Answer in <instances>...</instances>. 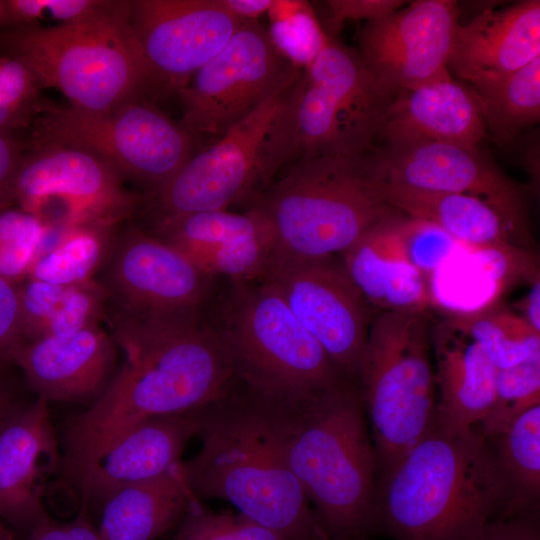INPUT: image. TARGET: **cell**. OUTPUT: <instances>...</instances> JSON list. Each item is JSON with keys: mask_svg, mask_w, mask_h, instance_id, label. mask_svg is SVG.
Wrapping results in <instances>:
<instances>
[{"mask_svg": "<svg viewBox=\"0 0 540 540\" xmlns=\"http://www.w3.org/2000/svg\"><path fill=\"white\" fill-rule=\"evenodd\" d=\"M106 318L124 362L101 396L67 424L65 477L140 422L203 408L234 376L219 329L200 313L152 317L112 308Z\"/></svg>", "mask_w": 540, "mask_h": 540, "instance_id": "obj_1", "label": "cell"}, {"mask_svg": "<svg viewBox=\"0 0 540 540\" xmlns=\"http://www.w3.org/2000/svg\"><path fill=\"white\" fill-rule=\"evenodd\" d=\"M256 395L274 443L327 539L370 540L376 460L358 381L345 377L300 400Z\"/></svg>", "mask_w": 540, "mask_h": 540, "instance_id": "obj_2", "label": "cell"}, {"mask_svg": "<svg viewBox=\"0 0 540 540\" xmlns=\"http://www.w3.org/2000/svg\"><path fill=\"white\" fill-rule=\"evenodd\" d=\"M198 416L201 448L182 462L185 482L197 500H226L280 540H328L250 388L233 377Z\"/></svg>", "mask_w": 540, "mask_h": 540, "instance_id": "obj_3", "label": "cell"}, {"mask_svg": "<svg viewBox=\"0 0 540 540\" xmlns=\"http://www.w3.org/2000/svg\"><path fill=\"white\" fill-rule=\"evenodd\" d=\"M510 518V495L480 426L435 429L376 484L374 531L394 540H469Z\"/></svg>", "mask_w": 540, "mask_h": 540, "instance_id": "obj_4", "label": "cell"}, {"mask_svg": "<svg viewBox=\"0 0 540 540\" xmlns=\"http://www.w3.org/2000/svg\"><path fill=\"white\" fill-rule=\"evenodd\" d=\"M131 1L61 26H25L0 33L6 55L23 61L43 87L59 90L71 107L111 112L141 95L157 78L130 24Z\"/></svg>", "mask_w": 540, "mask_h": 540, "instance_id": "obj_5", "label": "cell"}, {"mask_svg": "<svg viewBox=\"0 0 540 540\" xmlns=\"http://www.w3.org/2000/svg\"><path fill=\"white\" fill-rule=\"evenodd\" d=\"M373 150L360 156L297 159L252 202L273 228L276 255H340L370 229L401 213L382 197Z\"/></svg>", "mask_w": 540, "mask_h": 540, "instance_id": "obj_6", "label": "cell"}, {"mask_svg": "<svg viewBox=\"0 0 540 540\" xmlns=\"http://www.w3.org/2000/svg\"><path fill=\"white\" fill-rule=\"evenodd\" d=\"M426 312L379 311L370 322L358 384L373 437L376 484L436 429V383Z\"/></svg>", "mask_w": 540, "mask_h": 540, "instance_id": "obj_7", "label": "cell"}, {"mask_svg": "<svg viewBox=\"0 0 540 540\" xmlns=\"http://www.w3.org/2000/svg\"><path fill=\"white\" fill-rule=\"evenodd\" d=\"M231 283L215 325L230 353L235 378L264 397L300 400L347 377L271 283Z\"/></svg>", "mask_w": 540, "mask_h": 540, "instance_id": "obj_8", "label": "cell"}, {"mask_svg": "<svg viewBox=\"0 0 540 540\" xmlns=\"http://www.w3.org/2000/svg\"><path fill=\"white\" fill-rule=\"evenodd\" d=\"M296 80L210 147L192 155L152 192L157 219L226 210L235 203H252L266 191L278 170L292 161L291 105Z\"/></svg>", "mask_w": 540, "mask_h": 540, "instance_id": "obj_9", "label": "cell"}, {"mask_svg": "<svg viewBox=\"0 0 540 540\" xmlns=\"http://www.w3.org/2000/svg\"><path fill=\"white\" fill-rule=\"evenodd\" d=\"M393 96L370 74L357 51L328 37L294 85L292 160L370 153Z\"/></svg>", "mask_w": 540, "mask_h": 540, "instance_id": "obj_10", "label": "cell"}, {"mask_svg": "<svg viewBox=\"0 0 540 540\" xmlns=\"http://www.w3.org/2000/svg\"><path fill=\"white\" fill-rule=\"evenodd\" d=\"M31 146L57 144L98 156L122 177L164 185L192 156L193 138L152 104L134 100L107 113L41 102Z\"/></svg>", "mask_w": 540, "mask_h": 540, "instance_id": "obj_11", "label": "cell"}, {"mask_svg": "<svg viewBox=\"0 0 540 540\" xmlns=\"http://www.w3.org/2000/svg\"><path fill=\"white\" fill-rule=\"evenodd\" d=\"M12 201L53 229L92 224L117 227L140 207L143 196L86 150L57 144L31 146L17 169Z\"/></svg>", "mask_w": 540, "mask_h": 540, "instance_id": "obj_12", "label": "cell"}, {"mask_svg": "<svg viewBox=\"0 0 540 540\" xmlns=\"http://www.w3.org/2000/svg\"><path fill=\"white\" fill-rule=\"evenodd\" d=\"M298 66L255 20H245L225 47L178 89L181 125L220 138L274 94L292 84Z\"/></svg>", "mask_w": 540, "mask_h": 540, "instance_id": "obj_13", "label": "cell"}, {"mask_svg": "<svg viewBox=\"0 0 540 540\" xmlns=\"http://www.w3.org/2000/svg\"><path fill=\"white\" fill-rule=\"evenodd\" d=\"M262 279L277 289L336 367L358 381L372 317L341 259L276 255Z\"/></svg>", "mask_w": 540, "mask_h": 540, "instance_id": "obj_14", "label": "cell"}, {"mask_svg": "<svg viewBox=\"0 0 540 540\" xmlns=\"http://www.w3.org/2000/svg\"><path fill=\"white\" fill-rule=\"evenodd\" d=\"M459 13L455 1H413L366 22L357 53L370 74L394 94L449 78Z\"/></svg>", "mask_w": 540, "mask_h": 540, "instance_id": "obj_15", "label": "cell"}, {"mask_svg": "<svg viewBox=\"0 0 540 540\" xmlns=\"http://www.w3.org/2000/svg\"><path fill=\"white\" fill-rule=\"evenodd\" d=\"M102 283L113 308L164 317L200 313L214 277L153 234L129 227L116 238Z\"/></svg>", "mask_w": 540, "mask_h": 540, "instance_id": "obj_16", "label": "cell"}, {"mask_svg": "<svg viewBox=\"0 0 540 540\" xmlns=\"http://www.w3.org/2000/svg\"><path fill=\"white\" fill-rule=\"evenodd\" d=\"M372 159L379 180L480 198L507 219L518 244L529 245L532 240L521 190L477 147L431 142L375 147Z\"/></svg>", "mask_w": 540, "mask_h": 540, "instance_id": "obj_17", "label": "cell"}, {"mask_svg": "<svg viewBox=\"0 0 540 540\" xmlns=\"http://www.w3.org/2000/svg\"><path fill=\"white\" fill-rule=\"evenodd\" d=\"M245 20L220 0L131 1L130 24L158 81L178 89L218 54Z\"/></svg>", "mask_w": 540, "mask_h": 540, "instance_id": "obj_18", "label": "cell"}, {"mask_svg": "<svg viewBox=\"0 0 540 540\" xmlns=\"http://www.w3.org/2000/svg\"><path fill=\"white\" fill-rule=\"evenodd\" d=\"M153 235L211 277L261 280L276 255L273 228L255 207L242 214L213 210L159 218Z\"/></svg>", "mask_w": 540, "mask_h": 540, "instance_id": "obj_19", "label": "cell"}, {"mask_svg": "<svg viewBox=\"0 0 540 540\" xmlns=\"http://www.w3.org/2000/svg\"><path fill=\"white\" fill-rule=\"evenodd\" d=\"M199 429L198 410L151 417L66 478L76 485L82 504L101 505L122 487L157 478L178 467L187 443Z\"/></svg>", "mask_w": 540, "mask_h": 540, "instance_id": "obj_20", "label": "cell"}, {"mask_svg": "<svg viewBox=\"0 0 540 540\" xmlns=\"http://www.w3.org/2000/svg\"><path fill=\"white\" fill-rule=\"evenodd\" d=\"M117 350L111 334L98 325L26 341L13 364L21 368L37 398L91 405L116 373Z\"/></svg>", "mask_w": 540, "mask_h": 540, "instance_id": "obj_21", "label": "cell"}, {"mask_svg": "<svg viewBox=\"0 0 540 540\" xmlns=\"http://www.w3.org/2000/svg\"><path fill=\"white\" fill-rule=\"evenodd\" d=\"M61 468L48 403L23 404L0 433V517L29 532L49 518L46 484Z\"/></svg>", "mask_w": 540, "mask_h": 540, "instance_id": "obj_22", "label": "cell"}, {"mask_svg": "<svg viewBox=\"0 0 540 540\" xmlns=\"http://www.w3.org/2000/svg\"><path fill=\"white\" fill-rule=\"evenodd\" d=\"M486 131L469 86L449 77L395 93L375 140L389 149L428 142L476 147Z\"/></svg>", "mask_w": 540, "mask_h": 540, "instance_id": "obj_23", "label": "cell"}, {"mask_svg": "<svg viewBox=\"0 0 540 540\" xmlns=\"http://www.w3.org/2000/svg\"><path fill=\"white\" fill-rule=\"evenodd\" d=\"M401 217L373 227L339 256L369 305L380 311L426 312L431 288L426 274L407 256Z\"/></svg>", "mask_w": 540, "mask_h": 540, "instance_id": "obj_24", "label": "cell"}, {"mask_svg": "<svg viewBox=\"0 0 540 540\" xmlns=\"http://www.w3.org/2000/svg\"><path fill=\"white\" fill-rule=\"evenodd\" d=\"M430 336L436 430L454 434L480 426L493 403L498 368L470 337L445 320L431 325Z\"/></svg>", "mask_w": 540, "mask_h": 540, "instance_id": "obj_25", "label": "cell"}, {"mask_svg": "<svg viewBox=\"0 0 540 540\" xmlns=\"http://www.w3.org/2000/svg\"><path fill=\"white\" fill-rule=\"evenodd\" d=\"M540 56V1L524 0L504 9H486L459 24L448 64L464 80L479 74H506Z\"/></svg>", "mask_w": 540, "mask_h": 540, "instance_id": "obj_26", "label": "cell"}, {"mask_svg": "<svg viewBox=\"0 0 540 540\" xmlns=\"http://www.w3.org/2000/svg\"><path fill=\"white\" fill-rule=\"evenodd\" d=\"M195 499L181 463L162 476L110 494L100 505L98 534L101 540H158L178 527Z\"/></svg>", "mask_w": 540, "mask_h": 540, "instance_id": "obj_27", "label": "cell"}, {"mask_svg": "<svg viewBox=\"0 0 540 540\" xmlns=\"http://www.w3.org/2000/svg\"><path fill=\"white\" fill-rule=\"evenodd\" d=\"M384 200L402 214L430 223L453 240L481 248L516 242L507 219L486 201L461 193L420 190L378 179Z\"/></svg>", "mask_w": 540, "mask_h": 540, "instance_id": "obj_28", "label": "cell"}, {"mask_svg": "<svg viewBox=\"0 0 540 540\" xmlns=\"http://www.w3.org/2000/svg\"><path fill=\"white\" fill-rule=\"evenodd\" d=\"M486 129L497 140H512L540 119V56L506 74H479L467 80Z\"/></svg>", "mask_w": 540, "mask_h": 540, "instance_id": "obj_29", "label": "cell"}, {"mask_svg": "<svg viewBox=\"0 0 540 540\" xmlns=\"http://www.w3.org/2000/svg\"><path fill=\"white\" fill-rule=\"evenodd\" d=\"M491 439L514 517L536 513L540 495V405L517 417Z\"/></svg>", "mask_w": 540, "mask_h": 540, "instance_id": "obj_30", "label": "cell"}, {"mask_svg": "<svg viewBox=\"0 0 540 540\" xmlns=\"http://www.w3.org/2000/svg\"><path fill=\"white\" fill-rule=\"evenodd\" d=\"M117 227L83 224L62 229L34 263L27 278L70 286L94 279L108 262Z\"/></svg>", "mask_w": 540, "mask_h": 540, "instance_id": "obj_31", "label": "cell"}, {"mask_svg": "<svg viewBox=\"0 0 540 540\" xmlns=\"http://www.w3.org/2000/svg\"><path fill=\"white\" fill-rule=\"evenodd\" d=\"M444 320L470 337L498 369L540 355V332L511 309L452 312Z\"/></svg>", "mask_w": 540, "mask_h": 540, "instance_id": "obj_32", "label": "cell"}, {"mask_svg": "<svg viewBox=\"0 0 540 540\" xmlns=\"http://www.w3.org/2000/svg\"><path fill=\"white\" fill-rule=\"evenodd\" d=\"M52 230L18 206L0 208V279L12 284L25 280Z\"/></svg>", "mask_w": 540, "mask_h": 540, "instance_id": "obj_33", "label": "cell"}, {"mask_svg": "<svg viewBox=\"0 0 540 540\" xmlns=\"http://www.w3.org/2000/svg\"><path fill=\"white\" fill-rule=\"evenodd\" d=\"M540 405V355L498 369L492 406L480 425L488 438L502 434L521 414Z\"/></svg>", "mask_w": 540, "mask_h": 540, "instance_id": "obj_34", "label": "cell"}, {"mask_svg": "<svg viewBox=\"0 0 540 540\" xmlns=\"http://www.w3.org/2000/svg\"><path fill=\"white\" fill-rule=\"evenodd\" d=\"M42 88L32 70L20 59L0 56V133L23 128L38 113Z\"/></svg>", "mask_w": 540, "mask_h": 540, "instance_id": "obj_35", "label": "cell"}, {"mask_svg": "<svg viewBox=\"0 0 540 540\" xmlns=\"http://www.w3.org/2000/svg\"><path fill=\"white\" fill-rule=\"evenodd\" d=\"M117 4L110 0H3L1 26H38L41 21L71 25L108 12Z\"/></svg>", "mask_w": 540, "mask_h": 540, "instance_id": "obj_36", "label": "cell"}, {"mask_svg": "<svg viewBox=\"0 0 540 540\" xmlns=\"http://www.w3.org/2000/svg\"><path fill=\"white\" fill-rule=\"evenodd\" d=\"M109 300L107 289L95 279L67 286L40 338L67 336L101 325Z\"/></svg>", "mask_w": 540, "mask_h": 540, "instance_id": "obj_37", "label": "cell"}, {"mask_svg": "<svg viewBox=\"0 0 540 540\" xmlns=\"http://www.w3.org/2000/svg\"><path fill=\"white\" fill-rule=\"evenodd\" d=\"M174 540H280L275 534L245 519L215 514L195 499L178 525Z\"/></svg>", "mask_w": 540, "mask_h": 540, "instance_id": "obj_38", "label": "cell"}, {"mask_svg": "<svg viewBox=\"0 0 540 540\" xmlns=\"http://www.w3.org/2000/svg\"><path fill=\"white\" fill-rule=\"evenodd\" d=\"M67 286L26 278L17 284L24 340L38 339L59 305Z\"/></svg>", "mask_w": 540, "mask_h": 540, "instance_id": "obj_39", "label": "cell"}, {"mask_svg": "<svg viewBox=\"0 0 540 540\" xmlns=\"http://www.w3.org/2000/svg\"><path fill=\"white\" fill-rule=\"evenodd\" d=\"M401 232L409 260L425 274L448 255L453 239L438 227L402 215Z\"/></svg>", "mask_w": 540, "mask_h": 540, "instance_id": "obj_40", "label": "cell"}, {"mask_svg": "<svg viewBox=\"0 0 540 540\" xmlns=\"http://www.w3.org/2000/svg\"><path fill=\"white\" fill-rule=\"evenodd\" d=\"M24 342L17 284L0 279V370L13 363Z\"/></svg>", "mask_w": 540, "mask_h": 540, "instance_id": "obj_41", "label": "cell"}, {"mask_svg": "<svg viewBox=\"0 0 540 540\" xmlns=\"http://www.w3.org/2000/svg\"><path fill=\"white\" fill-rule=\"evenodd\" d=\"M400 0H330L329 23L333 32L340 30L346 20L373 21L385 17L403 6Z\"/></svg>", "mask_w": 540, "mask_h": 540, "instance_id": "obj_42", "label": "cell"}, {"mask_svg": "<svg viewBox=\"0 0 540 540\" xmlns=\"http://www.w3.org/2000/svg\"><path fill=\"white\" fill-rule=\"evenodd\" d=\"M29 540H101V538L97 527L90 520L88 507L81 504V509L74 520L61 523L49 517L30 531Z\"/></svg>", "mask_w": 540, "mask_h": 540, "instance_id": "obj_43", "label": "cell"}, {"mask_svg": "<svg viewBox=\"0 0 540 540\" xmlns=\"http://www.w3.org/2000/svg\"><path fill=\"white\" fill-rule=\"evenodd\" d=\"M469 540H540L537 512L495 521Z\"/></svg>", "mask_w": 540, "mask_h": 540, "instance_id": "obj_44", "label": "cell"}, {"mask_svg": "<svg viewBox=\"0 0 540 540\" xmlns=\"http://www.w3.org/2000/svg\"><path fill=\"white\" fill-rule=\"evenodd\" d=\"M24 150L25 146L9 133H0V208L13 205V182Z\"/></svg>", "mask_w": 540, "mask_h": 540, "instance_id": "obj_45", "label": "cell"}, {"mask_svg": "<svg viewBox=\"0 0 540 540\" xmlns=\"http://www.w3.org/2000/svg\"><path fill=\"white\" fill-rule=\"evenodd\" d=\"M220 2L228 11L243 20H254L275 5L271 0H220Z\"/></svg>", "mask_w": 540, "mask_h": 540, "instance_id": "obj_46", "label": "cell"}, {"mask_svg": "<svg viewBox=\"0 0 540 540\" xmlns=\"http://www.w3.org/2000/svg\"><path fill=\"white\" fill-rule=\"evenodd\" d=\"M518 313L530 326L540 332V279L532 282L530 290L516 305Z\"/></svg>", "mask_w": 540, "mask_h": 540, "instance_id": "obj_47", "label": "cell"}, {"mask_svg": "<svg viewBox=\"0 0 540 540\" xmlns=\"http://www.w3.org/2000/svg\"><path fill=\"white\" fill-rule=\"evenodd\" d=\"M0 540H11V534L0 524Z\"/></svg>", "mask_w": 540, "mask_h": 540, "instance_id": "obj_48", "label": "cell"}, {"mask_svg": "<svg viewBox=\"0 0 540 540\" xmlns=\"http://www.w3.org/2000/svg\"><path fill=\"white\" fill-rule=\"evenodd\" d=\"M2 16H3V0H0V26H1Z\"/></svg>", "mask_w": 540, "mask_h": 540, "instance_id": "obj_49", "label": "cell"}]
</instances>
